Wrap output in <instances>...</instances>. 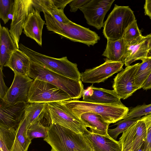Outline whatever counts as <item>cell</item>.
Wrapping results in <instances>:
<instances>
[{"label": "cell", "instance_id": "52a82bcc", "mask_svg": "<svg viewBox=\"0 0 151 151\" xmlns=\"http://www.w3.org/2000/svg\"><path fill=\"white\" fill-rule=\"evenodd\" d=\"M44 118L50 125L57 124L78 134H83L88 130V126L60 101L46 103Z\"/></svg>", "mask_w": 151, "mask_h": 151}, {"label": "cell", "instance_id": "7402d4cb", "mask_svg": "<svg viewBox=\"0 0 151 151\" xmlns=\"http://www.w3.org/2000/svg\"><path fill=\"white\" fill-rule=\"evenodd\" d=\"M126 46L123 38L116 40L107 39L106 48L102 55L111 61L121 62L124 64Z\"/></svg>", "mask_w": 151, "mask_h": 151}, {"label": "cell", "instance_id": "7bdbcfd3", "mask_svg": "<svg viewBox=\"0 0 151 151\" xmlns=\"http://www.w3.org/2000/svg\"><path fill=\"white\" fill-rule=\"evenodd\" d=\"M91 150H92V151H94L93 150H92V149H91Z\"/></svg>", "mask_w": 151, "mask_h": 151}, {"label": "cell", "instance_id": "74e56055", "mask_svg": "<svg viewBox=\"0 0 151 151\" xmlns=\"http://www.w3.org/2000/svg\"><path fill=\"white\" fill-rule=\"evenodd\" d=\"M72 0H52L53 6L55 8L64 10L66 6Z\"/></svg>", "mask_w": 151, "mask_h": 151}, {"label": "cell", "instance_id": "f35d334b", "mask_svg": "<svg viewBox=\"0 0 151 151\" xmlns=\"http://www.w3.org/2000/svg\"><path fill=\"white\" fill-rule=\"evenodd\" d=\"M145 15L151 19V0H146L144 6Z\"/></svg>", "mask_w": 151, "mask_h": 151}, {"label": "cell", "instance_id": "4316f807", "mask_svg": "<svg viewBox=\"0 0 151 151\" xmlns=\"http://www.w3.org/2000/svg\"><path fill=\"white\" fill-rule=\"evenodd\" d=\"M142 117L136 118H130L126 117L122 120L116 122L114 125L116 127L114 129L108 130V134L112 138L116 140L118 135L128 129L132 126L135 124Z\"/></svg>", "mask_w": 151, "mask_h": 151}, {"label": "cell", "instance_id": "ac0fdd59", "mask_svg": "<svg viewBox=\"0 0 151 151\" xmlns=\"http://www.w3.org/2000/svg\"><path fill=\"white\" fill-rule=\"evenodd\" d=\"M45 22L41 17L40 13L35 9L29 14L23 26L25 35L42 45V35Z\"/></svg>", "mask_w": 151, "mask_h": 151}, {"label": "cell", "instance_id": "836d02e7", "mask_svg": "<svg viewBox=\"0 0 151 151\" xmlns=\"http://www.w3.org/2000/svg\"><path fill=\"white\" fill-rule=\"evenodd\" d=\"M45 10L47 11L57 21L60 23L67 24L70 21L65 14L63 10L55 8H51Z\"/></svg>", "mask_w": 151, "mask_h": 151}, {"label": "cell", "instance_id": "f1b7e54d", "mask_svg": "<svg viewBox=\"0 0 151 151\" xmlns=\"http://www.w3.org/2000/svg\"><path fill=\"white\" fill-rule=\"evenodd\" d=\"M136 122L123 132L121 136L119 138V141L121 145V151H132Z\"/></svg>", "mask_w": 151, "mask_h": 151}, {"label": "cell", "instance_id": "d6a6232c", "mask_svg": "<svg viewBox=\"0 0 151 151\" xmlns=\"http://www.w3.org/2000/svg\"><path fill=\"white\" fill-rule=\"evenodd\" d=\"M151 114V104L138 105L131 108L126 117L130 118H141V117Z\"/></svg>", "mask_w": 151, "mask_h": 151}, {"label": "cell", "instance_id": "2e32d148", "mask_svg": "<svg viewBox=\"0 0 151 151\" xmlns=\"http://www.w3.org/2000/svg\"><path fill=\"white\" fill-rule=\"evenodd\" d=\"M83 101L99 104L117 106L124 105L114 90L95 87L93 85L84 89Z\"/></svg>", "mask_w": 151, "mask_h": 151}, {"label": "cell", "instance_id": "60d3db41", "mask_svg": "<svg viewBox=\"0 0 151 151\" xmlns=\"http://www.w3.org/2000/svg\"><path fill=\"white\" fill-rule=\"evenodd\" d=\"M145 149V142L144 141L136 151H144Z\"/></svg>", "mask_w": 151, "mask_h": 151}, {"label": "cell", "instance_id": "9a60e30c", "mask_svg": "<svg viewBox=\"0 0 151 151\" xmlns=\"http://www.w3.org/2000/svg\"><path fill=\"white\" fill-rule=\"evenodd\" d=\"M151 57V33L126 45L123 63L126 67L138 60Z\"/></svg>", "mask_w": 151, "mask_h": 151}, {"label": "cell", "instance_id": "6da1fadb", "mask_svg": "<svg viewBox=\"0 0 151 151\" xmlns=\"http://www.w3.org/2000/svg\"><path fill=\"white\" fill-rule=\"evenodd\" d=\"M44 140L50 146L51 151H92L83 134L57 124L48 127L47 135Z\"/></svg>", "mask_w": 151, "mask_h": 151}, {"label": "cell", "instance_id": "e0dca14e", "mask_svg": "<svg viewBox=\"0 0 151 151\" xmlns=\"http://www.w3.org/2000/svg\"><path fill=\"white\" fill-rule=\"evenodd\" d=\"M88 141L94 151H121V145L119 141L109 135L95 134L87 130L83 134Z\"/></svg>", "mask_w": 151, "mask_h": 151}, {"label": "cell", "instance_id": "8992f818", "mask_svg": "<svg viewBox=\"0 0 151 151\" xmlns=\"http://www.w3.org/2000/svg\"><path fill=\"white\" fill-rule=\"evenodd\" d=\"M136 20L133 12L129 6L115 4L104 23V37L112 40L122 38L127 28Z\"/></svg>", "mask_w": 151, "mask_h": 151}, {"label": "cell", "instance_id": "7a4b0ae2", "mask_svg": "<svg viewBox=\"0 0 151 151\" xmlns=\"http://www.w3.org/2000/svg\"><path fill=\"white\" fill-rule=\"evenodd\" d=\"M60 102L80 119V116L83 113L91 112L100 115L105 122L110 124L116 123L125 118L129 111V108L124 105L101 104L77 99H71Z\"/></svg>", "mask_w": 151, "mask_h": 151}, {"label": "cell", "instance_id": "8fae6325", "mask_svg": "<svg viewBox=\"0 0 151 151\" xmlns=\"http://www.w3.org/2000/svg\"><path fill=\"white\" fill-rule=\"evenodd\" d=\"M114 0H90L79 8L83 13L87 23L97 29L104 27L105 17Z\"/></svg>", "mask_w": 151, "mask_h": 151}, {"label": "cell", "instance_id": "ba28073f", "mask_svg": "<svg viewBox=\"0 0 151 151\" xmlns=\"http://www.w3.org/2000/svg\"><path fill=\"white\" fill-rule=\"evenodd\" d=\"M71 99L59 88L44 81L34 80L29 88L28 103H48Z\"/></svg>", "mask_w": 151, "mask_h": 151}, {"label": "cell", "instance_id": "e575fe53", "mask_svg": "<svg viewBox=\"0 0 151 151\" xmlns=\"http://www.w3.org/2000/svg\"><path fill=\"white\" fill-rule=\"evenodd\" d=\"M142 119L144 122L146 127L147 134L145 142L147 151H151V114L143 116Z\"/></svg>", "mask_w": 151, "mask_h": 151}, {"label": "cell", "instance_id": "4fadbf2b", "mask_svg": "<svg viewBox=\"0 0 151 151\" xmlns=\"http://www.w3.org/2000/svg\"><path fill=\"white\" fill-rule=\"evenodd\" d=\"M28 103L20 102L12 105L0 99V127L16 130L24 117Z\"/></svg>", "mask_w": 151, "mask_h": 151}, {"label": "cell", "instance_id": "8d00e7d4", "mask_svg": "<svg viewBox=\"0 0 151 151\" xmlns=\"http://www.w3.org/2000/svg\"><path fill=\"white\" fill-rule=\"evenodd\" d=\"M9 88L6 85L3 78L2 70L0 68V97L4 100Z\"/></svg>", "mask_w": 151, "mask_h": 151}, {"label": "cell", "instance_id": "484cf974", "mask_svg": "<svg viewBox=\"0 0 151 151\" xmlns=\"http://www.w3.org/2000/svg\"><path fill=\"white\" fill-rule=\"evenodd\" d=\"M16 134V130L0 127V151H11Z\"/></svg>", "mask_w": 151, "mask_h": 151}, {"label": "cell", "instance_id": "ab89813d", "mask_svg": "<svg viewBox=\"0 0 151 151\" xmlns=\"http://www.w3.org/2000/svg\"><path fill=\"white\" fill-rule=\"evenodd\" d=\"M142 88L144 90L151 89V72L147 78L143 83Z\"/></svg>", "mask_w": 151, "mask_h": 151}, {"label": "cell", "instance_id": "5b68a950", "mask_svg": "<svg viewBox=\"0 0 151 151\" xmlns=\"http://www.w3.org/2000/svg\"><path fill=\"white\" fill-rule=\"evenodd\" d=\"M19 49L29 58L31 61L37 63L58 74L77 80H81V73L77 65L69 61L66 57L57 58L35 51L22 44Z\"/></svg>", "mask_w": 151, "mask_h": 151}, {"label": "cell", "instance_id": "d4e9b609", "mask_svg": "<svg viewBox=\"0 0 151 151\" xmlns=\"http://www.w3.org/2000/svg\"><path fill=\"white\" fill-rule=\"evenodd\" d=\"M140 63L136 72L134 82L140 89L151 72V57L146 58Z\"/></svg>", "mask_w": 151, "mask_h": 151}, {"label": "cell", "instance_id": "603a6c76", "mask_svg": "<svg viewBox=\"0 0 151 151\" xmlns=\"http://www.w3.org/2000/svg\"><path fill=\"white\" fill-rule=\"evenodd\" d=\"M28 129L26 116L21 122L16 129L15 140L11 151H27L31 140L27 135Z\"/></svg>", "mask_w": 151, "mask_h": 151}, {"label": "cell", "instance_id": "1f68e13d", "mask_svg": "<svg viewBox=\"0 0 151 151\" xmlns=\"http://www.w3.org/2000/svg\"><path fill=\"white\" fill-rule=\"evenodd\" d=\"M142 36L136 20L127 28L122 38L126 44L128 45Z\"/></svg>", "mask_w": 151, "mask_h": 151}, {"label": "cell", "instance_id": "5bb4252c", "mask_svg": "<svg viewBox=\"0 0 151 151\" xmlns=\"http://www.w3.org/2000/svg\"><path fill=\"white\" fill-rule=\"evenodd\" d=\"M33 80L28 76L14 73L12 83L4 101L12 105L20 102L28 103L29 92Z\"/></svg>", "mask_w": 151, "mask_h": 151}, {"label": "cell", "instance_id": "ee69618b", "mask_svg": "<svg viewBox=\"0 0 151 151\" xmlns=\"http://www.w3.org/2000/svg\"></svg>", "mask_w": 151, "mask_h": 151}, {"label": "cell", "instance_id": "cb8c5ba5", "mask_svg": "<svg viewBox=\"0 0 151 151\" xmlns=\"http://www.w3.org/2000/svg\"><path fill=\"white\" fill-rule=\"evenodd\" d=\"M46 103H28L25 109L28 128L32 125L40 121L44 116Z\"/></svg>", "mask_w": 151, "mask_h": 151}, {"label": "cell", "instance_id": "b9f144b4", "mask_svg": "<svg viewBox=\"0 0 151 151\" xmlns=\"http://www.w3.org/2000/svg\"><path fill=\"white\" fill-rule=\"evenodd\" d=\"M144 151H147L146 150V147H145V150Z\"/></svg>", "mask_w": 151, "mask_h": 151}, {"label": "cell", "instance_id": "83f0119b", "mask_svg": "<svg viewBox=\"0 0 151 151\" xmlns=\"http://www.w3.org/2000/svg\"><path fill=\"white\" fill-rule=\"evenodd\" d=\"M147 134L145 124L142 119L136 122V126L133 143L132 151H136L145 141Z\"/></svg>", "mask_w": 151, "mask_h": 151}, {"label": "cell", "instance_id": "d590c367", "mask_svg": "<svg viewBox=\"0 0 151 151\" xmlns=\"http://www.w3.org/2000/svg\"><path fill=\"white\" fill-rule=\"evenodd\" d=\"M90 0H72L69 3L70 11L75 12L78 9L88 3Z\"/></svg>", "mask_w": 151, "mask_h": 151}, {"label": "cell", "instance_id": "9c48e42d", "mask_svg": "<svg viewBox=\"0 0 151 151\" xmlns=\"http://www.w3.org/2000/svg\"><path fill=\"white\" fill-rule=\"evenodd\" d=\"M35 9L32 0H15L13 17L9 30L17 48L19 49L20 37L28 15Z\"/></svg>", "mask_w": 151, "mask_h": 151}, {"label": "cell", "instance_id": "44dd1931", "mask_svg": "<svg viewBox=\"0 0 151 151\" xmlns=\"http://www.w3.org/2000/svg\"><path fill=\"white\" fill-rule=\"evenodd\" d=\"M81 120L90 128L92 133L101 135H107L109 123L105 122L99 115L91 112H86L80 116Z\"/></svg>", "mask_w": 151, "mask_h": 151}, {"label": "cell", "instance_id": "30bf717a", "mask_svg": "<svg viewBox=\"0 0 151 151\" xmlns=\"http://www.w3.org/2000/svg\"><path fill=\"white\" fill-rule=\"evenodd\" d=\"M139 64L126 67L114 79L112 87L120 99L128 98L139 89L134 82L135 74Z\"/></svg>", "mask_w": 151, "mask_h": 151}, {"label": "cell", "instance_id": "4dcf8cb0", "mask_svg": "<svg viewBox=\"0 0 151 151\" xmlns=\"http://www.w3.org/2000/svg\"><path fill=\"white\" fill-rule=\"evenodd\" d=\"M48 127L45 126L40 121L32 125L27 129V135L32 140L37 138H45L47 135Z\"/></svg>", "mask_w": 151, "mask_h": 151}, {"label": "cell", "instance_id": "ffe728a7", "mask_svg": "<svg viewBox=\"0 0 151 151\" xmlns=\"http://www.w3.org/2000/svg\"><path fill=\"white\" fill-rule=\"evenodd\" d=\"M30 62L27 55L20 49H17L13 52L4 66L10 68L14 73L28 76Z\"/></svg>", "mask_w": 151, "mask_h": 151}, {"label": "cell", "instance_id": "7c38bea8", "mask_svg": "<svg viewBox=\"0 0 151 151\" xmlns=\"http://www.w3.org/2000/svg\"><path fill=\"white\" fill-rule=\"evenodd\" d=\"M124 65L122 62L113 61L106 59L103 64L86 69L81 73V80L84 83H91L104 82L114 74L123 70Z\"/></svg>", "mask_w": 151, "mask_h": 151}, {"label": "cell", "instance_id": "3957f363", "mask_svg": "<svg viewBox=\"0 0 151 151\" xmlns=\"http://www.w3.org/2000/svg\"><path fill=\"white\" fill-rule=\"evenodd\" d=\"M45 24L47 30L57 34L61 37L74 42L94 45L100 39L95 32L70 21L67 24L60 23L46 10L43 11Z\"/></svg>", "mask_w": 151, "mask_h": 151}, {"label": "cell", "instance_id": "d6986e66", "mask_svg": "<svg viewBox=\"0 0 151 151\" xmlns=\"http://www.w3.org/2000/svg\"><path fill=\"white\" fill-rule=\"evenodd\" d=\"M0 68L8 61L13 52L17 48L8 28L0 25Z\"/></svg>", "mask_w": 151, "mask_h": 151}, {"label": "cell", "instance_id": "277c9868", "mask_svg": "<svg viewBox=\"0 0 151 151\" xmlns=\"http://www.w3.org/2000/svg\"><path fill=\"white\" fill-rule=\"evenodd\" d=\"M28 76L50 83L67 93L71 99H78L84 90L82 81L67 77L54 72L37 63L31 61Z\"/></svg>", "mask_w": 151, "mask_h": 151}, {"label": "cell", "instance_id": "f546056e", "mask_svg": "<svg viewBox=\"0 0 151 151\" xmlns=\"http://www.w3.org/2000/svg\"><path fill=\"white\" fill-rule=\"evenodd\" d=\"M15 0H0V18L4 24L12 19Z\"/></svg>", "mask_w": 151, "mask_h": 151}]
</instances>
